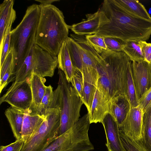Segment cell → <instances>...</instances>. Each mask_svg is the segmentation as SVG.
Listing matches in <instances>:
<instances>
[{
    "mask_svg": "<svg viewBox=\"0 0 151 151\" xmlns=\"http://www.w3.org/2000/svg\"><path fill=\"white\" fill-rule=\"evenodd\" d=\"M100 9L109 19L95 34L103 37L119 38L124 42L147 40L151 35V21L130 13L115 0H105Z\"/></svg>",
    "mask_w": 151,
    "mask_h": 151,
    "instance_id": "1",
    "label": "cell"
},
{
    "mask_svg": "<svg viewBox=\"0 0 151 151\" xmlns=\"http://www.w3.org/2000/svg\"><path fill=\"white\" fill-rule=\"evenodd\" d=\"M96 60L99 75L96 88L109 101L120 95H127V71L131 63L123 51H104Z\"/></svg>",
    "mask_w": 151,
    "mask_h": 151,
    "instance_id": "2",
    "label": "cell"
},
{
    "mask_svg": "<svg viewBox=\"0 0 151 151\" xmlns=\"http://www.w3.org/2000/svg\"><path fill=\"white\" fill-rule=\"evenodd\" d=\"M40 14L35 44L53 57H57L69 33V25L63 12L52 4L39 5Z\"/></svg>",
    "mask_w": 151,
    "mask_h": 151,
    "instance_id": "3",
    "label": "cell"
},
{
    "mask_svg": "<svg viewBox=\"0 0 151 151\" xmlns=\"http://www.w3.org/2000/svg\"><path fill=\"white\" fill-rule=\"evenodd\" d=\"M40 14L39 5L28 7L22 20L11 31L9 50L12 55V72L15 76L35 44V37Z\"/></svg>",
    "mask_w": 151,
    "mask_h": 151,
    "instance_id": "4",
    "label": "cell"
},
{
    "mask_svg": "<svg viewBox=\"0 0 151 151\" xmlns=\"http://www.w3.org/2000/svg\"><path fill=\"white\" fill-rule=\"evenodd\" d=\"M70 36L66 41L73 65L81 72L83 81L97 87L96 59L99 54L88 43L85 36L72 34Z\"/></svg>",
    "mask_w": 151,
    "mask_h": 151,
    "instance_id": "5",
    "label": "cell"
},
{
    "mask_svg": "<svg viewBox=\"0 0 151 151\" xmlns=\"http://www.w3.org/2000/svg\"><path fill=\"white\" fill-rule=\"evenodd\" d=\"M58 84L61 88L60 100V123L58 136L70 129L80 117V111L83 104L78 93L63 72L59 69Z\"/></svg>",
    "mask_w": 151,
    "mask_h": 151,
    "instance_id": "6",
    "label": "cell"
},
{
    "mask_svg": "<svg viewBox=\"0 0 151 151\" xmlns=\"http://www.w3.org/2000/svg\"><path fill=\"white\" fill-rule=\"evenodd\" d=\"M60 123V108L48 109L43 121L25 141L21 151H42L58 137Z\"/></svg>",
    "mask_w": 151,
    "mask_h": 151,
    "instance_id": "7",
    "label": "cell"
},
{
    "mask_svg": "<svg viewBox=\"0 0 151 151\" xmlns=\"http://www.w3.org/2000/svg\"><path fill=\"white\" fill-rule=\"evenodd\" d=\"M86 147L84 132L74 125L42 151H86Z\"/></svg>",
    "mask_w": 151,
    "mask_h": 151,
    "instance_id": "8",
    "label": "cell"
},
{
    "mask_svg": "<svg viewBox=\"0 0 151 151\" xmlns=\"http://www.w3.org/2000/svg\"><path fill=\"white\" fill-rule=\"evenodd\" d=\"M32 101L29 80L13 82L5 94L0 98V104L6 102L11 106L26 111L28 110Z\"/></svg>",
    "mask_w": 151,
    "mask_h": 151,
    "instance_id": "9",
    "label": "cell"
},
{
    "mask_svg": "<svg viewBox=\"0 0 151 151\" xmlns=\"http://www.w3.org/2000/svg\"><path fill=\"white\" fill-rule=\"evenodd\" d=\"M32 73L38 76L52 77L58 65L57 57H53L35 44L29 53Z\"/></svg>",
    "mask_w": 151,
    "mask_h": 151,
    "instance_id": "10",
    "label": "cell"
},
{
    "mask_svg": "<svg viewBox=\"0 0 151 151\" xmlns=\"http://www.w3.org/2000/svg\"><path fill=\"white\" fill-rule=\"evenodd\" d=\"M86 19L81 22L69 25V28L74 34L80 36L96 34L99 28L109 22L104 12L99 8L93 14L86 15Z\"/></svg>",
    "mask_w": 151,
    "mask_h": 151,
    "instance_id": "11",
    "label": "cell"
},
{
    "mask_svg": "<svg viewBox=\"0 0 151 151\" xmlns=\"http://www.w3.org/2000/svg\"><path fill=\"white\" fill-rule=\"evenodd\" d=\"M131 70L139 99L151 87V65L145 60L139 62L132 61Z\"/></svg>",
    "mask_w": 151,
    "mask_h": 151,
    "instance_id": "12",
    "label": "cell"
},
{
    "mask_svg": "<svg viewBox=\"0 0 151 151\" xmlns=\"http://www.w3.org/2000/svg\"><path fill=\"white\" fill-rule=\"evenodd\" d=\"M144 113L142 106L140 105L131 108L119 130L133 139H141Z\"/></svg>",
    "mask_w": 151,
    "mask_h": 151,
    "instance_id": "13",
    "label": "cell"
},
{
    "mask_svg": "<svg viewBox=\"0 0 151 151\" xmlns=\"http://www.w3.org/2000/svg\"><path fill=\"white\" fill-rule=\"evenodd\" d=\"M106 134V145L108 151H126L122 143L118 125L112 116L107 114L101 123Z\"/></svg>",
    "mask_w": 151,
    "mask_h": 151,
    "instance_id": "14",
    "label": "cell"
},
{
    "mask_svg": "<svg viewBox=\"0 0 151 151\" xmlns=\"http://www.w3.org/2000/svg\"><path fill=\"white\" fill-rule=\"evenodd\" d=\"M127 96L122 95L112 99L109 102V113L117 122L119 128L124 122L131 109Z\"/></svg>",
    "mask_w": 151,
    "mask_h": 151,
    "instance_id": "15",
    "label": "cell"
},
{
    "mask_svg": "<svg viewBox=\"0 0 151 151\" xmlns=\"http://www.w3.org/2000/svg\"><path fill=\"white\" fill-rule=\"evenodd\" d=\"M29 81L32 101L28 111L31 113L40 115L41 103L46 91V86L45 85V83L46 80L44 77H40L32 73Z\"/></svg>",
    "mask_w": 151,
    "mask_h": 151,
    "instance_id": "16",
    "label": "cell"
},
{
    "mask_svg": "<svg viewBox=\"0 0 151 151\" xmlns=\"http://www.w3.org/2000/svg\"><path fill=\"white\" fill-rule=\"evenodd\" d=\"M109 102L105 96L97 89L90 110L88 112L90 124L101 123L109 113Z\"/></svg>",
    "mask_w": 151,
    "mask_h": 151,
    "instance_id": "17",
    "label": "cell"
},
{
    "mask_svg": "<svg viewBox=\"0 0 151 151\" xmlns=\"http://www.w3.org/2000/svg\"><path fill=\"white\" fill-rule=\"evenodd\" d=\"M57 56L58 69L63 72L67 81L71 83L76 69L71 61L66 40L62 44Z\"/></svg>",
    "mask_w": 151,
    "mask_h": 151,
    "instance_id": "18",
    "label": "cell"
},
{
    "mask_svg": "<svg viewBox=\"0 0 151 151\" xmlns=\"http://www.w3.org/2000/svg\"><path fill=\"white\" fill-rule=\"evenodd\" d=\"M13 0H5L0 5V50L1 49L4 37L10 22L16 18V12L13 8Z\"/></svg>",
    "mask_w": 151,
    "mask_h": 151,
    "instance_id": "19",
    "label": "cell"
},
{
    "mask_svg": "<svg viewBox=\"0 0 151 151\" xmlns=\"http://www.w3.org/2000/svg\"><path fill=\"white\" fill-rule=\"evenodd\" d=\"M25 111L10 106L5 112L16 140L22 138V127Z\"/></svg>",
    "mask_w": 151,
    "mask_h": 151,
    "instance_id": "20",
    "label": "cell"
},
{
    "mask_svg": "<svg viewBox=\"0 0 151 151\" xmlns=\"http://www.w3.org/2000/svg\"><path fill=\"white\" fill-rule=\"evenodd\" d=\"M45 117L31 113L28 110L25 111L22 127V138L25 141L29 138L39 128Z\"/></svg>",
    "mask_w": 151,
    "mask_h": 151,
    "instance_id": "21",
    "label": "cell"
},
{
    "mask_svg": "<svg viewBox=\"0 0 151 151\" xmlns=\"http://www.w3.org/2000/svg\"><path fill=\"white\" fill-rule=\"evenodd\" d=\"M126 10L142 18L151 21V17L144 6L138 0H115Z\"/></svg>",
    "mask_w": 151,
    "mask_h": 151,
    "instance_id": "22",
    "label": "cell"
},
{
    "mask_svg": "<svg viewBox=\"0 0 151 151\" xmlns=\"http://www.w3.org/2000/svg\"><path fill=\"white\" fill-rule=\"evenodd\" d=\"M122 51L132 61L139 62L145 60L143 53L138 42L132 41L124 42Z\"/></svg>",
    "mask_w": 151,
    "mask_h": 151,
    "instance_id": "23",
    "label": "cell"
},
{
    "mask_svg": "<svg viewBox=\"0 0 151 151\" xmlns=\"http://www.w3.org/2000/svg\"><path fill=\"white\" fill-rule=\"evenodd\" d=\"M141 139L145 146L151 151V107L144 113Z\"/></svg>",
    "mask_w": 151,
    "mask_h": 151,
    "instance_id": "24",
    "label": "cell"
},
{
    "mask_svg": "<svg viewBox=\"0 0 151 151\" xmlns=\"http://www.w3.org/2000/svg\"><path fill=\"white\" fill-rule=\"evenodd\" d=\"M131 63L129 65L127 71V95L131 107H134L139 105V98L133 80L131 70Z\"/></svg>",
    "mask_w": 151,
    "mask_h": 151,
    "instance_id": "25",
    "label": "cell"
},
{
    "mask_svg": "<svg viewBox=\"0 0 151 151\" xmlns=\"http://www.w3.org/2000/svg\"><path fill=\"white\" fill-rule=\"evenodd\" d=\"M119 136L126 151H150L145 146L141 139H133L119 131Z\"/></svg>",
    "mask_w": 151,
    "mask_h": 151,
    "instance_id": "26",
    "label": "cell"
},
{
    "mask_svg": "<svg viewBox=\"0 0 151 151\" xmlns=\"http://www.w3.org/2000/svg\"><path fill=\"white\" fill-rule=\"evenodd\" d=\"M97 89L94 85L83 81L82 95L81 99L87 109L90 110Z\"/></svg>",
    "mask_w": 151,
    "mask_h": 151,
    "instance_id": "27",
    "label": "cell"
},
{
    "mask_svg": "<svg viewBox=\"0 0 151 151\" xmlns=\"http://www.w3.org/2000/svg\"><path fill=\"white\" fill-rule=\"evenodd\" d=\"M85 37L88 43L99 54L108 50L104 37L96 34H93L86 35Z\"/></svg>",
    "mask_w": 151,
    "mask_h": 151,
    "instance_id": "28",
    "label": "cell"
},
{
    "mask_svg": "<svg viewBox=\"0 0 151 151\" xmlns=\"http://www.w3.org/2000/svg\"><path fill=\"white\" fill-rule=\"evenodd\" d=\"M16 18L12 19L9 23L5 33L2 43L1 49V59L0 68L9 52L11 34V27L12 23Z\"/></svg>",
    "mask_w": 151,
    "mask_h": 151,
    "instance_id": "29",
    "label": "cell"
},
{
    "mask_svg": "<svg viewBox=\"0 0 151 151\" xmlns=\"http://www.w3.org/2000/svg\"><path fill=\"white\" fill-rule=\"evenodd\" d=\"M53 91L52 86L50 85L46 87V91L42 100L40 107L41 116L45 117L46 113L52 99Z\"/></svg>",
    "mask_w": 151,
    "mask_h": 151,
    "instance_id": "30",
    "label": "cell"
},
{
    "mask_svg": "<svg viewBox=\"0 0 151 151\" xmlns=\"http://www.w3.org/2000/svg\"><path fill=\"white\" fill-rule=\"evenodd\" d=\"M104 38L105 43L108 50L115 52L122 51L124 42L116 37Z\"/></svg>",
    "mask_w": 151,
    "mask_h": 151,
    "instance_id": "31",
    "label": "cell"
},
{
    "mask_svg": "<svg viewBox=\"0 0 151 151\" xmlns=\"http://www.w3.org/2000/svg\"><path fill=\"white\" fill-rule=\"evenodd\" d=\"M71 83L81 99L83 93V80L82 74L79 70L76 69Z\"/></svg>",
    "mask_w": 151,
    "mask_h": 151,
    "instance_id": "32",
    "label": "cell"
},
{
    "mask_svg": "<svg viewBox=\"0 0 151 151\" xmlns=\"http://www.w3.org/2000/svg\"><path fill=\"white\" fill-rule=\"evenodd\" d=\"M25 141L22 138L8 145L1 146L0 151H21Z\"/></svg>",
    "mask_w": 151,
    "mask_h": 151,
    "instance_id": "33",
    "label": "cell"
},
{
    "mask_svg": "<svg viewBox=\"0 0 151 151\" xmlns=\"http://www.w3.org/2000/svg\"><path fill=\"white\" fill-rule=\"evenodd\" d=\"M139 105L142 107L144 112L151 107V87L139 98Z\"/></svg>",
    "mask_w": 151,
    "mask_h": 151,
    "instance_id": "34",
    "label": "cell"
},
{
    "mask_svg": "<svg viewBox=\"0 0 151 151\" xmlns=\"http://www.w3.org/2000/svg\"><path fill=\"white\" fill-rule=\"evenodd\" d=\"M144 57L145 60L150 63L151 62V43L146 41H140L138 42Z\"/></svg>",
    "mask_w": 151,
    "mask_h": 151,
    "instance_id": "35",
    "label": "cell"
},
{
    "mask_svg": "<svg viewBox=\"0 0 151 151\" xmlns=\"http://www.w3.org/2000/svg\"><path fill=\"white\" fill-rule=\"evenodd\" d=\"M14 78L15 79V77L13 75L12 66L8 69L2 79L0 80V93H1L3 89L6 87L10 82L13 80Z\"/></svg>",
    "mask_w": 151,
    "mask_h": 151,
    "instance_id": "36",
    "label": "cell"
},
{
    "mask_svg": "<svg viewBox=\"0 0 151 151\" xmlns=\"http://www.w3.org/2000/svg\"><path fill=\"white\" fill-rule=\"evenodd\" d=\"M12 55L11 50H9L3 64L0 68V80H1L4 75L8 69L12 66Z\"/></svg>",
    "mask_w": 151,
    "mask_h": 151,
    "instance_id": "37",
    "label": "cell"
},
{
    "mask_svg": "<svg viewBox=\"0 0 151 151\" xmlns=\"http://www.w3.org/2000/svg\"><path fill=\"white\" fill-rule=\"evenodd\" d=\"M37 1L40 3V4L44 5L52 4L55 2L59 1L58 0H35Z\"/></svg>",
    "mask_w": 151,
    "mask_h": 151,
    "instance_id": "38",
    "label": "cell"
},
{
    "mask_svg": "<svg viewBox=\"0 0 151 151\" xmlns=\"http://www.w3.org/2000/svg\"><path fill=\"white\" fill-rule=\"evenodd\" d=\"M150 64H151V63H150Z\"/></svg>",
    "mask_w": 151,
    "mask_h": 151,
    "instance_id": "39",
    "label": "cell"
}]
</instances>
